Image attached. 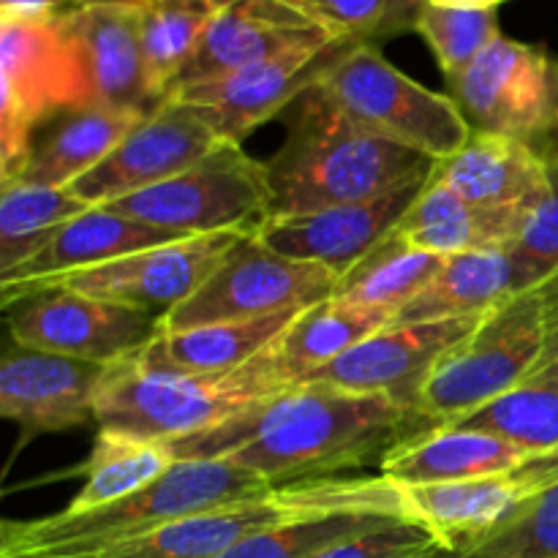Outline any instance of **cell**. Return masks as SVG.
I'll list each match as a JSON object with an SVG mask.
<instances>
[{"instance_id":"cell-1","label":"cell","mask_w":558,"mask_h":558,"mask_svg":"<svg viewBox=\"0 0 558 558\" xmlns=\"http://www.w3.org/2000/svg\"><path fill=\"white\" fill-rule=\"evenodd\" d=\"M434 428H439L436 420L392 398L330 385H294L167 447L178 461L227 458L272 485H287L381 469L403 441Z\"/></svg>"},{"instance_id":"cell-2","label":"cell","mask_w":558,"mask_h":558,"mask_svg":"<svg viewBox=\"0 0 558 558\" xmlns=\"http://www.w3.org/2000/svg\"><path fill=\"white\" fill-rule=\"evenodd\" d=\"M287 140L267 158L272 216L316 213L368 199L412 174L434 169V158L396 145L349 118L319 85L287 109Z\"/></svg>"},{"instance_id":"cell-3","label":"cell","mask_w":558,"mask_h":558,"mask_svg":"<svg viewBox=\"0 0 558 558\" xmlns=\"http://www.w3.org/2000/svg\"><path fill=\"white\" fill-rule=\"evenodd\" d=\"M276 485L238 463L174 461L147 488L98 510H63L0 526V558H87L180 518L256 499Z\"/></svg>"},{"instance_id":"cell-4","label":"cell","mask_w":558,"mask_h":558,"mask_svg":"<svg viewBox=\"0 0 558 558\" xmlns=\"http://www.w3.org/2000/svg\"><path fill=\"white\" fill-rule=\"evenodd\" d=\"M298 385L278 343L251 363L223 374H180L147 368L136 357L104 368L96 390L98 430L129 439H189Z\"/></svg>"},{"instance_id":"cell-5","label":"cell","mask_w":558,"mask_h":558,"mask_svg":"<svg viewBox=\"0 0 558 558\" xmlns=\"http://www.w3.org/2000/svg\"><path fill=\"white\" fill-rule=\"evenodd\" d=\"M347 512H374L412 521L401 485L379 472L343 474L276 485L256 499L180 518L87 558H221L229 548L259 532Z\"/></svg>"},{"instance_id":"cell-6","label":"cell","mask_w":558,"mask_h":558,"mask_svg":"<svg viewBox=\"0 0 558 558\" xmlns=\"http://www.w3.org/2000/svg\"><path fill=\"white\" fill-rule=\"evenodd\" d=\"M556 327L558 292L545 276L494 305L439 360L420 392V412L439 425H450L490 398L523 385Z\"/></svg>"},{"instance_id":"cell-7","label":"cell","mask_w":558,"mask_h":558,"mask_svg":"<svg viewBox=\"0 0 558 558\" xmlns=\"http://www.w3.org/2000/svg\"><path fill=\"white\" fill-rule=\"evenodd\" d=\"M93 104L80 44L58 20H0V183L22 178L36 131Z\"/></svg>"},{"instance_id":"cell-8","label":"cell","mask_w":558,"mask_h":558,"mask_svg":"<svg viewBox=\"0 0 558 558\" xmlns=\"http://www.w3.org/2000/svg\"><path fill=\"white\" fill-rule=\"evenodd\" d=\"M316 85L360 125L434 161L461 150L472 134L450 96L403 74L376 44L349 47Z\"/></svg>"},{"instance_id":"cell-9","label":"cell","mask_w":558,"mask_h":558,"mask_svg":"<svg viewBox=\"0 0 558 558\" xmlns=\"http://www.w3.org/2000/svg\"><path fill=\"white\" fill-rule=\"evenodd\" d=\"M104 207L185 238L259 232L272 216V189L265 161L240 142H221L185 172Z\"/></svg>"},{"instance_id":"cell-10","label":"cell","mask_w":558,"mask_h":558,"mask_svg":"<svg viewBox=\"0 0 558 558\" xmlns=\"http://www.w3.org/2000/svg\"><path fill=\"white\" fill-rule=\"evenodd\" d=\"M447 85L472 131L548 150L558 131V58L545 47L499 36Z\"/></svg>"},{"instance_id":"cell-11","label":"cell","mask_w":558,"mask_h":558,"mask_svg":"<svg viewBox=\"0 0 558 558\" xmlns=\"http://www.w3.org/2000/svg\"><path fill=\"white\" fill-rule=\"evenodd\" d=\"M341 276L314 262L289 259L245 234L185 303L169 311L161 330L248 322L332 298Z\"/></svg>"},{"instance_id":"cell-12","label":"cell","mask_w":558,"mask_h":558,"mask_svg":"<svg viewBox=\"0 0 558 558\" xmlns=\"http://www.w3.org/2000/svg\"><path fill=\"white\" fill-rule=\"evenodd\" d=\"M11 341L109 368L136 357L161 332V316L69 287H44L5 308Z\"/></svg>"},{"instance_id":"cell-13","label":"cell","mask_w":558,"mask_h":558,"mask_svg":"<svg viewBox=\"0 0 558 558\" xmlns=\"http://www.w3.org/2000/svg\"><path fill=\"white\" fill-rule=\"evenodd\" d=\"M354 47L352 41H322L289 49L262 63L229 71L216 80L174 87L169 96L189 104L223 140L240 142L262 123L287 112L319 76Z\"/></svg>"},{"instance_id":"cell-14","label":"cell","mask_w":558,"mask_h":558,"mask_svg":"<svg viewBox=\"0 0 558 558\" xmlns=\"http://www.w3.org/2000/svg\"><path fill=\"white\" fill-rule=\"evenodd\" d=\"M221 142L229 140H223L202 114H196L189 104L167 96L69 191L85 205L104 207L185 172Z\"/></svg>"},{"instance_id":"cell-15","label":"cell","mask_w":558,"mask_h":558,"mask_svg":"<svg viewBox=\"0 0 558 558\" xmlns=\"http://www.w3.org/2000/svg\"><path fill=\"white\" fill-rule=\"evenodd\" d=\"M436 167V163H434ZM430 172L412 174L403 183L360 202L327 207L316 213L270 216L259 227L256 238L276 254L289 259L314 262L327 270L343 272L374 251L387 234L396 232L401 218L428 183Z\"/></svg>"},{"instance_id":"cell-16","label":"cell","mask_w":558,"mask_h":558,"mask_svg":"<svg viewBox=\"0 0 558 558\" xmlns=\"http://www.w3.org/2000/svg\"><path fill=\"white\" fill-rule=\"evenodd\" d=\"M480 319L483 316L387 325L298 385H330L363 396H385L420 412V392L428 376L439 360L480 325Z\"/></svg>"},{"instance_id":"cell-17","label":"cell","mask_w":558,"mask_h":558,"mask_svg":"<svg viewBox=\"0 0 558 558\" xmlns=\"http://www.w3.org/2000/svg\"><path fill=\"white\" fill-rule=\"evenodd\" d=\"M245 234L254 232H218L172 240V243L114 259L96 270L63 278L60 287L163 319L210 278V272Z\"/></svg>"},{"instance_id":"cell-18","label":"cell","mask_w":558,"mask_h":558,"mask_svg":"<svg viewBox=\"0 0 558 558\" xmlns=\"http://www.w3.org/2000/svg\"><path fill=\"white\" fill-rule=\"evenodd\" d=\"M558 483V452L494 477L403 488L409 515L447 548L461 554L510 521L534 496Z\"/></svg>"},{"instance_id":"cell-19","label":"cell","mask_w":558,"mask_h":558,"mask_svg":"<svg viewBox=\"0 0 558 558\" xmlns=\"http://www.w3.org/2000/svg\"><path fill=\"white\" fill-rule=\"evenodd\" d=\"M104 368L14 343L0 365V414L25 434H65L96 420Z\"/></svg>"},{"instance_id":"cell-20","label":"cell","mask_w":558,"mask_h":558,"mask_svg":"<svg viewBox=\"0 0 558 558\" xmlns=\"http://www.w3.org/2000/svg\"><path fill=\"white\" fill-rule=\"evenodd\" d=\"M183 238L185 234L147 227V223L120 216L109 207H90L87 213L63 223L31 259L16 265L14 270L0 272L3 305L9 308L11 303L36 292V289L52 287L63 278L76 276V272L96 270V267L109 265L114 259Z\"/></svg>"},{"instance_id":"cell-21","label":"cell","mask_w":558,"mask_h":558,"mask_svg":"<svg viewBox=\"0 0 558 558\" xmlns=\"http://www.w3.org/2000/svg\"><path fill=\"white\" fill-rule=\"evenodd\" d=\"M322 41H341V38L330 36L292 0H234L207 27L205 38L174 87L216 80L289 49Z\"/></svg>"},{"instance_id":"cell-22","label":"cell","mask_w":558,"mask_h":558,"mask_svg":"<svg viewBox=\"0 0 558 558\" xmlns=\"http://www.w3.org/2000/svg\"><path fill=\"white\" fill-rule=\"evenodd\" d=\"M63 22L80 44L93 104L136 114H150L158 107L147 82L142 11L136 5H80L63 14Z\"/></svg>"},{"instance_id":"cell-23","label":"cell","mask_w":558,"mask_h":558,"mask_svg":"<svg viewBox=\"0 0 558 558\" xmlns=\"http://www.w3.org/2000/svg\"><path fill=\"white\" fill-rule=\"evenodd\" d=\"M434 174L474 205L515 210H534L554 185L539 147L488 131H472L461 150L436 161Z\"/></svg>"},{"instance_id":"cell-24","label":"cell","mask_w":558,"mask_h":558,"mask_svg":"<svg viewBox=\"0 0 558 558\" xmlns=\"http://www.w3.org/2000/svg\"><path fill=\"white\" fill-rule=\"evenodd\" d=\"M529 216L532 210L474 205L430 172L428 183L401 218L396 232L420 251L458 256L472 251L510 248L526 229Z\"/></svg>"},{"instance_id":"cell-25","label":"cell","mask_w":558,"mask_h":558,"mask_svg":"<svg viewBox=\"0 0 558 558\" xmlns=\"http://www.w3.org/2000/svg\"><path fill=\"white\" fill-rule=\"evenodd\" d=\"M532 461L534 456L494 434L439 425L392 450L381 463L379 474L396 485L412 488L494 477L515 472Z\"/></svg>"},{"instance_id":"cell-26","label":"cell","mask_w":558,"mask_h":558,"mask_svg":"<svg viewBox=\"0 0 558 558\" xmlns=\"http://www.w3.org/2000/svg\"><path fill=\"white\" fill-rule=\"evenodd\" d=\"M305 308L281 311L248 322H221V325L189 327V330H161L140 354L142 365L180 374H223L265 354L283 332L298 322Z\"/></svg>"},{"instance_id":"cell-27","label":"cell","mask_w":558,"mask_h":558,"mask_svg":"<svg viewBox=\"0 0 558 558\" xmlns=\"http://www.w3.org/2000/svg\"><path fill=\"white\" fill-rule=\"evenodd\" d=\"M521 289L526 287H523L518 265L512 262L510 248L447 256L434 281L412 303L398 311L392 325L483 316Z\"/></svg>"},{"instance_id":"cell-28","label":"cell","mask_w":558,"mask_h":558,"mask_svg":"<svg viewBox=\"0 0 558 558\" xmlns=\"http://www.w3.org/2000/svg\"><path fill=\"white\" fill-rule=\"evenodd\" d=\"M145 118L147 114L104 107V104L71 109L60 114L54 129L41 142H36L20 180L49 185V189H71L76 180L93 172Z\"/></svg>"},{"instance_id":"cell-29","label":"cell","mask_w":558,"mask_h":558,"mask_svg":"<svg viewBox=\"0 0 558 558\" xmlns=\"http://www.w3.org/2000/svg\"><path fill=\"white\" fill-rule=\"evenodd\" d=\"M392 319L396 316L387 311L327 298L298 316V322L278 341V352L294 381H300L314 371L336 363L374 332L385 330Z\"/></svg>"},{"instance_id":"cell-30","label":"cell","mask_w":558,"mask_h":558,"mask_svg":"<svg viewBox=\"0 0 558 558\" xmlns=\"http://www.w3.org/2000/svg\"><path fill=\"white\" fill-rule=\"evenodd\" d=\"M445 259L447 256L414 248L401 234L392 232L343 272L332 298L398 316L403 305L412 303L434 281Z\"/></svg>"},{"instance_id":"cell-31","label":"cell","mask_w":558,"mask_h":558,"mask_svg":"<svg viewBox=\"0 0 558 558\" xmlns=\"http://www.w3.org/2000/svg\"><path fill=\"white\" fill-rule=\"evenodd\" d=\"M234 0H147L142 5V44L150 93L158 104L172 93L207 27Z\"/></svg>"},{"instance_id":"cell-32","label":"cell","mask_w":558,"mask_h":558,"mask_svg":"<svg viewBox=\"0 0 558 558\" xmlns=\"http://www.w3.org/2000/svg\"><path fill=\"white\" fill-rule=\"evenodd\" d=\"M174 461L178 458L167 445L98 430L90 461L85 466V483L65 510H98V507L125 499L156 483L174 466Z\"/></svg>"},{"instance_id":"cell-33","label":"cell","mask_w":558,"mask_h":558,"mask_svg":"<svg viewBox=\"0 0 558 558\" xmlns=\"http://www.w3.org/2000/svg\"><path fill=\"white\" fill-rule=\"evenodd\" d=\"M90 210L69 189L9 180L0 183V272L31 259L63 223Z\"/></svg>"},{"instance_id":"cell-34","label":"cell","mask_w":558,"mask_h":558,"mask_svg":"<svg viewBox=\"0 0 558 558\" xmlns=\"http://www.w3.org/2000/svg\"><path fill=\"white\" fill-rule=\"evenodd\" d=\"M450 425L494 434L534 458L554 456L558 452V385L523 381Z\"/></svg>"},{"instance_id":"cell-35","label":"cell","mask_w":558,"mask_h":558,"mask_svg":"<svg viewBox=\"0 0 558 558\" xmlns=\"http://www.w3.org/2000/svg\"><path fill=\"white\" fill-rule=\"evenodd\" d=\"M414 33H420L428 44L447 82L463 74L501 36L496 9H461L436 5L428 0L420 9Z\"/></svg>"},{"instance_id":"cell-36","label":"cell","mask_w":558,"mask_h":558,"mask_svg":"<svg viewBox=\"0 0 558 558\" xmlns=\"http://www.w3.org/2000/svg\"><path fill=\"white\" fill-rule=\"evenodd\" d=\"M330 36L352 44H376L414 31L425 0H292Z\"/></svg>"},{"instance_id":"cell-37","label":"cell","mask_w":558,"mask_h":558,"mask_svg":"<svg viewBox=\"0 0 558 558\" xmlns=\"http://www.w3.org/2000/svg\"><path fill=\"white\" fill-rule=\"evenodd\" d=\"M392 521H403V518L374 515V512H347V515L292 523V526L254 534V537L229 548L221 558H314L330 545L357 537V534Z\"/></svg>"},{"instance_id":"cell-38","label":"cell","mask_w":558,"mask_h":558,"mask_svg":"<svg viewBox=\"0 0 558 558\" xmlns=\"http://www.w3.org/2000/svg\"><path fill=\"white\" fill-rule=\"evenodd\" d=\"M447 558H558V483L477 545Z\"/></svg>"},{"instance_id":"cell-39","label":"cell","mask_w":558,"mask_h":558,"mask_svg":"<svg viewBox=\"0 0 558 558\" xmlns=\"http://www.w3.org/2000/svg\"><path fill=\"white\" fill-rule=\"evenodd\" d=\"M445 545L414 521H392L330 545L314 558H447Z\"/></svg>"},{"instance_id":"cell-40","label":"cell","mask_w":558,"mask_h":558,"mask_svg":"<svg viewBox=\"0 0 558 558\" xmlns=\"http://www.w3.org/2000/svg\"><path fill=\"white\" fill-rule=\"evenodd\" d=\"M554 185L548 196L529 216L521 238L510 245L512 262L523 278V287H532L539 278L558 267V163L550 161Z\"/></svg>"},{"instance_id":"cell-41","label":"cell","mask_w":558,"mask_h":558,"mask_svg":"<svg viewBox=\"0 0 558 558\" xmlns=\"http://www.w3.org/2000/svg\"><path fill=\"white\" fill-rule=\"evenodd\" d=\"M74 11V0H0V20H58Z\"/></svg>"},{"instance_id":"cell-42","label":"cell","mask_w":558,"mask_h":558,"mask_svg":"<svg viewBox=\"0 0 558 558\" xmlns=\"http://www.w3.org/2000/svg\"><path fill=\"white\" fill-rule=\"evenodd\" d=\"M526 381H550V385H558V327L550 332L548 343H545L543 354H539L537 365H534Z\"/></svg>"},{"instance_id":"cell-43","label":"cell","mask_w":558,"mask_h":558,"mask_svg":"<svg viewBox=\"0 0 558 558\" xmlns=\"http://www.w3.org/2000/svg\"><path fill=\"white\" fill-rule=\"evenodd\" d=\"M505 0H447V5H461V9H496Z\"/></svg>"},{"instance_id":"cell-44","label":"cell","mask_w":558,"mask_h":558,"mask_svg":"<svg viewBox=\"0 0 558 558\" xmlns=\"http://www.w3.org/2000/svg\"><path fill=\"white\" fill-rule=\"evenodd\" d=\"M101 3H114V5H136V9H142V5H145L147 0H74V9H80V5H101Z\"/></svg>"},{"instance_id":"cell-45","label":"cell","mask_w":558,"mask_h":558,"mask_svg":"<svg viewBox=\"0 0 558 558\" xmlns=\"http://www.w3.org/2000/svg\"><path fill=\"white\" fill-rule=\"evenodd\" d=\"M545 156H548L550 161L558 163V131H556L554 140H550V145H548V150H545Z\"/></svg>"},{"instance_id":"cell-46","label":"cell","mask_w":558,"mask_h":558,"mask_svg":"<svg viewBox=\"0 0 558 558\" xmlns=\"http://www.w3.org/2000/svg\"><path fill=\"white\" fill-rule=\"evenodd\" d=\"M428 3H436V5H447V0H428Z\"/></svg>"}]
</instances>
